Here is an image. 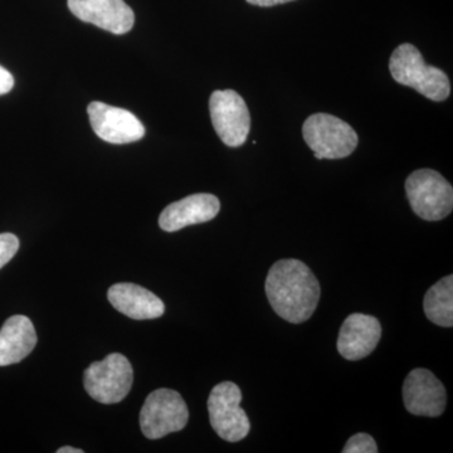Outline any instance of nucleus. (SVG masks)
<instances>
[{
  "mask_svg": "<svg viewBox=\"0 0 453 453\" xmlns=\"http://www.w3.org/2000/svg\"><path fill=\"white\" fill-rule=\"evenodd\" d=\"M265 290L273 311L291 324L308 321L320 300L318 279L299 259L277 261L268 273Z\"/></svg>",
  "mask_w": 453,
  "mask_h": 453,
  "instance_id": "nucleus-1",
  "label": "nucleus"
},
{
  "mask_svg": "<svg viewBox=\"0 0 453 453\" xmlns=\"http://www.w3.org/2000/svg\"><path fill=\"white\" fill-rule=\"evenodd\" d=\"M389 70L399 85L412 88L434 103H442L451 94L447 74L440 68L426 65L422 53L413 44L396 47L390 57Z\"/></svg>",
  "mask_w": 453,
  "mask_h": 453,
  "instance_id": "nucleus-2",
  "label": "nucleus"
},
{
  "mask_svg": "<svg viewBox=\"0 0 453 453\" xmlns=\"http://www.w3.org/2000/svg\"><path fill=\"white\" fill-rule=\"evenodd\" d=\"M303 135L316 159H342L353 154L357 134L348 122L329 113H314L305 121Z\"/></svg>",
  "mask_w": 453,
  "mask_h": 453,
  "instance_id": "nucleus-3",
  "label": "nucleus"
},
{
  "mask_svg": "<svg viewBox=\"0 0 453 453\" xmlns=\"http://www.w3.org/2000/svg\"><path fill=\"white\" fill-rule=\"evenodd\" d=\"M405 192L414 213L429 222L446 219L453 210V188L436 170H416L405 180Z\"/></svg>",
  "mask_w": 453,
  "mask_h": 453,
  "instance_id": "nucleus-4",
  "label": "nucleus"
},
{
  "mask_svg": "<svg viewBox=\"0 0 453 453\" xmlns=\"http://www.w3.org/2000/svg\"><path fill=\"white\" fill-rule=\"evenodd\" d=\"M134 372L127 357L110 354L101 362L92 363L83 374L86 392L104 404H115L127 398L133 387Z\"/></svg>",
  "mask_w": 453,
  "mask_h": 453,
  "instance_id": "nucleus-5",
  "label": "nucleus"
},
{
  "mask_svg": "<svg viewBox=\"0 0 453 453\" xmlns=\"http://www.w3.org/2000/svg\"><path fill=\"white\" fill-rule=\"evenodd\" d=\"M189 412L183 396L172 389H157L148 395L142 412L140 427L149 440H159L186 427Z\"/></svg>",
  "mask_w": 453,
  "mask_h": 453,
  "instance_id": "nucleus-6",
  "label": "nucleus"
},
{
  "mask_svg": "<svg viewBox=\"0 0 453 453\" xmlns=\"http://www.w3.org/2000/svg\"><path fill=\"white\" fill-rule=\"evenodd\" d=\"M241 401L242 392L232 381H223L214 387L208 398L211 427L226 442L242 441L251 429L249 417L241 408Z\"/></svg>",
  "mask_w": 453,
  "mask_h": 453,
  "instance_id": "nucleus-7",
  "label": "nucleus"
},
{
  "mask_svg": "<svg viewBox=\"0 0 453 453\" xmlns=\"http://www.w3.org/2000/svg\"><path fill=\"white\" fill-rule=\"evenodd\" d=\"M211 124L226 146L238 148L246 142L251 116L242 96L234 89L214 91L210 100Z\"/></svg>",
  "mask_w": 453,
  "mask_h": 453,
  "instance_id": "nucleus-8",
  "label": "nucleus"
},
{
  "mask_svg": "<svg viewBox=\"0 0 453 453\" xmlns=\"http://www.w3.org/2000/svg\"><path fill=\"white\" fill-rule=\"evenodd\" d=\"M88 113L98 138L110 144H129L145 136L144 125L127 110L95 101L89 104Z\"/></svg>",
  "mask_w": 453,
  "mask_h": 453,
  "instance_id": "nucleus-9",
  "label": "nucleus"
},
{
  "mask_svg": "<svg viewBox=\"0 0 453 453\" xmlns=\"http://www.w3.org/2000/svg\"><path fill=\"white\" fill-rule=\"evenodd\" d=\"M403 401L405 410L414 416H441L446 410L445 386L427 369H413L404 380Z\"/></svg>",
  "mask_w": 453,
  "mask_h": 453,
  "instance_id": "nucleus-10",
  "label": "nucleus"
},
{
  "mask_svg": "<svg viewBox=\"0 0 453 453\" xmlns=\"http://www.w3.org/2000/svg\"><path fill=\"white\" fill-rule=\"evenodd\" d=\"M68 9L82 22L125 35L135 25V14L124 0H68Z\"/></svg>",
  "mask_w": 453,
  "mask_h": 453,
  "instance_id": "nucleus-11",
  "label": "nucleus"
},
{
  "mask_svg": "<svg viewBox=\"0 0 453 453\" xmlns=\"http://www.w3.org/2000/svg\"><path fill=\"white\" fill-rule=\"evenodd\" d=\"M381 336L377 318L365 314H351L342 325L338 338L340 356L356 362L371 356Z\"/></svg>",
  "mask_w": 453,
  "mask_h": 453,
  "instance_id": "nucleus-12",
  "label": "nucleus"
},
{
  "mask_svg": "<svg viewBox=\"0 0 453 453\" xmlns=\"http://www.w3.org/2000/svg\"><path fill=\"white\" fill-rule=\"evenodd\" d=\"M219 210L216 196L199 193L169 204L160 214L159 226L165 232L180 231L188 226L210 222L216 219Z\"/></svg>",
  "mask_w": 453,
  "mask_h": 453,
  "instance_id": "nucleus-13",
  "label": "nucleus"
},
{
  "mask_svg": "<svg viewBox=\"0 0 453 453\" xmlns=\"http://www.w3.org/2000/svg\"><path fill=\"white\" fill-rule=\"evenodd\" d=\"M110 303L134 320H151L165 312V305L157 295L135 283H116L107 291Z\"/></svg>",
  "mask_w": 453,
  "mask_h": 453,
  "instance_id": "nucleus-14",
  "label": "nucleus"
},
{
  "mask_svg": "<svg viewBox=\"0 0 453 453\" xmlns=\"http://www.w3.org/2000/svg\"><path fill=\"white\" fill-rule=\"evenodd\" d=\"M37 345V334L27 316L9 318L0 329V366L17 365Z\"/></svg>",
  "mask_w": 453,
  "mask_h": 453,
  "instance_id": "nucleus-15",
  "label": "nucleus"
},
{
  "mask_svg": "<svg viewBox=\"0 0 453 453\" xmlns=\"http://www.w3.org/2000/svg\"><path fill=\"white\" fill-rule=\"evenodd\" d=\"M423 309L428 320L438 326L453 325V276L443 277L427 291Z\"/></svg>",
  "mask_w": 453,
  "mask_h": 453,
  "instance_id": "nucleus-16",
  "label": "nucleus"
},
{
  "mask_svg": "<svg viewBox=\"0 0 453 453\" xmlns=\"http://www.w3.org/2000/svg\"><path fill=\"white\" fill-rule=\"evenodd\" d=\"M344 453H377L378 446L374 438L368 434H354L345 445Z\"/></svg>",
  "mask_w": 453,
  "mask_h": 453,
  "instance_id": "nucleus-17",
  "label": "nucleus"
},
{
  "mask_svg": "<svg viewBox=\"0 0 453 453\" xmlns=\"http://www.w3.org/2000/svg\"><path fill=\"white\" fill-rule=\"evenodd\" d=\"M18 249H19V240L16 235L0 234V268L4 267L16 256Z\"/></svg>",
  "mask_w": 453,
  "mask_h": 453,
  "instance_id": "nucleus-18",
  "label": "nucleus"
},
{
  "mask_svg": "<svg viewBox=\"0 0 453 453\" xmlns=\"http://www.w3.org/2000/svg\"><path fill=\"white\" fill-rule=\"evenodd\" d=\"M14 88V77L0 65V95L8 94Z\"/></svg>",
  "mask_w": 453,
  "mask_h": 453,
  "instance_id": "nucleus-19",
  "label": "nucleus"
},
{
  "mask_svg": "<svg viewBox=\"0 0 453 453\" xmlns=\"http://www.w3.org/2000/svg\"><path fill=\"white\" fill-rule=\"evenodd\" d=\"M250 4L258 5V7H273V5L285 4L292 0H247Z\"/></svg>",
  "mask_w": 453,
  "mask_h": 453,
  "instance_id": "nucleus-20",
  "label": "nucleus"
},
{
  "mask_svg": "<svg viewBox=\"0 0 453 453\" xmlns=\"http://www.w3.org/2000/svg\"><path fill=\"white\" fill-rule=\"evenodd\" d=\"M57 453H83V451L73 449V447H62V449H57Z\"/></svg>",
  "mask_w": 453,
  "mask_h": 453,
  "instance_id": "nucleus-21",
  "label": "nucleus"
}]
</instances>
